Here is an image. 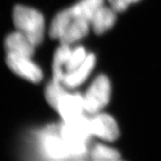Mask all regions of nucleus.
<instances>
[{
    "instance_id": "nucleus-1",
    "label": "nucleus",
    "mask_w": 161,
    "mask_h": 161,
    "mask_svg": "<svg viewBox=\"0 0 161 161\" xmlns=\"http://www.w3.org/2000/svg\"><path fill=\"white\" fill-rule=\"evenodd\" d=\"M13 20L18 31L25 35L35 46L42 43L45 23L41 13L26 6L17 5L13 11Z\"/></svg>"
},
{
    "instance_id": "nucleus-2",
    "label": "nucleus",
    "mask_w": 161,
    "mask_h": 161,
    "mask_svg": "<svg viewBox=\"0 0 161 161\" xmlns=\"http://www.w3.org/2000/svg\"><path fill=\"white\" fill-rule=\"evenodd\" d=\"M90 134L89 119L84 115L65 122L61 129L62 139L69 148L70 154L75 155H80L84 152L86 142Z\"/></svg>"
},
{
    "instance_id": "nucleus-3",
    "label": "nucleus",
    "mask_w": 161,
    "mask_h": 161,
    "mask_svg": "<svg viewBox=\"0 0 161 161\" xmlns=\"http://www.w3.org/2000/svg\"><path fill=\"white\" fill-rule=\"evenodd\" d=\"M110 83L105 75L94 80L84 98V109L89 114H96L104 108L110 100Z\"/></svg>"
},
{
    "instance_id": "nucleus-4",
    "label": "nucleus",
    "mask_w": 161,
    "mask_h": 161,
    "mask_svg": "<svg viewBox=\"0 0 161 161\" xmlns=\"http://www.w3.org/2000/svg\"><path fill=\"white\" fill-rule=\"evenodd\" d=\"M8 66L20 77L33 83H39L43 79V72L29 58L8 54L6 58Z\"/></svg>"
},
{
    "instance_id": "nucleus-5",
    "label": "nucleus",
    "mask_w": 161,
    "mask_h": 161,
    "mask_svg": "<svg viewBox=\"0 0 161 161\" xmlns=\"http://www.w3.org/2000/svg\"><path fill=\"white\" fill-rule=\"evenodd\" d=\"M89 130L91 134L107 141L116 140L119 135L115 119L108 114H98L89 119Z\"/></svg>"
},
{
    "instance_id": "nucleus-6",
    "label": "nucleus",
    "mask_w": 161,
    "mask_h": 161,
    "mask_svg": "<svg viewBox=\"0 0 161 161\" xmlns=\"http://www.w3.org/2000/svg\"><path fill=\"white\" fill-rule=\"evenodd\" d=\"M57 111L64 119V122H70L83 116L84 109V98L78 94H66L58 104Z\"/></svg>"
},
{
    "instance_id": "nucleus-7",
    "label": "nucleus",
    "mask_w": 161,
    "mask_h": 161,
    "mask_svg": "<svg viewBox=\"0 0 161 161\" xmlns=\"http://www.w3.org/2000/svg\"><path fill=\"white\" fill-rule=\"evenodd\" d=\"M35 46L20 31L10 34L5 39V48L8 55H17L30 58L35 53Z\"/></svg>"
},
{
    "instance_id": "nucleus-8",
    "label": "nucleus",
    "mask_w": 161,
    "mask_h": 161,
    "mask_svg": "<svg viewBox=\"0 0 161 161\" xmlns=\"http://www.w3.org/2000/svg\"><path fill=\"white\" fill-rule=\"evenodd\" d=\"M95 56L90 54L77 69L67 72L64 75L62 83L67 88H75L86 79L95 65Z\"/></svg>"
},
{
    "instance_id": "nucleus-9",
    "label": "nucleus",
    "mask_w": 161,
    "mask_h": 161,
    "mask_svg": "<svg viewBox=\"0 0 161 161\" xmlns=\"http://www.w3.org/2000/svg\"><path fill=\"white\" fill-rule=\"evenodd\" d=\"M104 5V0H80L70 8L73 19H82L91 23L96 12Z\"/></svg>"
},
{
    "instance_id": "nucleus-10",
    "label": "nucleus",
    "mask_w": 161,
    "mask_h": 161,
    "mask_svg": "<svg viewBox=\"0 0 161 161\" xmlns=\"http://www.w3.org/2000/svg\"><path fill=\"white\" fill-rule=\"evenodd\" d=\"M89 23L82 19H73L63 35L60 38L61 44L69 45L76 40H78L88 34Z\"/></svg>"
},
{
    "instance_id": "nucleus-11",
    "label": "nucleus",
    "mask_w": 161,
    "mask_h": 161,
    "mask_svg": "<svg viewBox=\"0 0 161 161\" xmlns=\"http://www.w3.org/2000/svg\"><path fill=\"white\" fill-rule=\"evenodd\" d=\"M116 19V11L112 8L103 5L96 12L91 22L94 32L98 35L104 33L114 25Z\"/></svg>"
},
{
    "instance_id": "nucleus-12",
    "label": "nucleus",
    "mask_w": 161,
    "mask_h": 161,
    "mask_svg": "<svg viewBox=\"0 0 161 161\" xmlns=\"http://www.w3.org/2000/svg\"><path fill=\"white\" fill-rule=\"evenodd\" d=\"M72 19H73V15L70 8L58 13L52 19L50 25V37L52 39H57V38L60 39Z\"/></svg>"
},
{
    "instance_id": "nucleus-13",
    "label": "nucleus",
    "mask_w": 161,
    "mask_h": 161,
    "mask_svg": "<svg viewBox=\"0 0 161 161\" xmlns=\"http://www.w3.org/2000/svg\"><path fill=\"white\" fill-rule=\"evenodd\" d=\"M72 51L70 50L69 45L61 44V46L56 50L54 56L52 71H53V80L56 82H62L64 74L62 70L63 65H66L68 60L71 55Z\"/></svg>"
},
{
    "instance_id": "nucleus-14",
    "label": "nucleus",
    "mask_w": 161,
    "mask_h": 161,
    "mask_svg": "<svg viewBox=\"0 0 161 161\" xmlns=\"http://www.w3.org/2000/svg\"><path fill=\"white\" fill-rule=\"evenodd\" d=\"M45 148L49 156L60 158L68 156L70 154L69 148L63 139L49 137L46 140Z\"/></svg>"
},
{
    "instance_id": "nucleus-15",
    "label": "nucleus",
    "mask_w": 161,
    "mask_h": 161,
    "mask_svg": "<svg viewBox=\"0 0 161 161\" xmlns=\"http://www.w3.org/2000/svg\"><path fill=\"white\" fill-rule=\"evenodd\" d=\"M67 92L62 87L59 82L52 80L46 89L45 96L48 103L55 110H57L60 99L65 96Z\"/></svg>"
},
{
    "instance_id": "nucleus-16",
    "label": "nucleus",
    "mask_w": 161,
    "mask_h": 161,
    "mask_svg": "<svg viewBox=\"0 0 161 161\" xmlns=\"http://www.w3.org/2000/svg\"><path fill=\"white\" fill-rule=\"evenodd\" d=\"M90 155L92 160L96 161H114L120 159V154L117 151L101 144H97L94 146Z\"/></svg>"
},
{
    "instance_id": "nucleus-17",
    "label": "nucleus",
    "mask_w": 161,
    "mask_h": 161,
    "mask_svg": "<svg viewBox=\"0 0 161 161\" xmlns=\"http://www.w3.org/2000/svg\"><path fill=\"white\" fill-rule=\"evenodd\" d=\"M86 57L87 56H86L85 49L81 46L78 47L74 51H72L71 55L65 65L66 72H70L77 69L84 63Z\"/></svg>"
},
{
    "instance_id": "nucleus-18",
    "label": "nucleus",
    "mask_w": 161,
    "mask_h": 161,
    "mask_svg": "<svg viewBox=\"0 0 161 161\" xmlns=\"http://www.w3.org/2000/svg\"><path fill=\"white\" fill-rule=\"evenodd\" d=\"M110 6L116 12H122L127 9L130 4L133 3V0H108Z\"/></svg>"
},
{
    "instance_id": "nucleus-19",
    "label": "nucleus",
    "mask_w": 161,
    "mask_h": 161,
    "mask_svg": "<svg viewBox=\"0 0 161 161\" xmlns=\"http://www.w3.org/2000/svg\"><path fill=\"white\" fill-rule=\"evenodd\" d=\"M137 1H139V0H133V3H136Z\"/></svg>"
}]
</instances>
